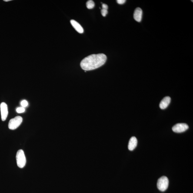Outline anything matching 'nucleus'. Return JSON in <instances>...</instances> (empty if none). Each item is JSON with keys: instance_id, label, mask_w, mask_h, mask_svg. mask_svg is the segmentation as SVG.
<instances>
[{"instance_id": "nucleus-1", "label": "nucleus", "mask_w": 193, "mask_h": 193, "mask_svg": "<svg viewBox=\"0 0 193 193\" xmlns=\"http://www.w3.org/2000/svg\"><path fill=\"white\" fill-rule=\"evenodd\" d=\"M107 57L103 53L93 54L88 56L81 61L80 65L85 71H91L99 68L106 61Z\"/></svg>"}, {"instance_id": "nucleus-2", "label": "nucleus", "mask_w": 193, "mask_h": 193, "mask_svg": "<svg viewBox=\"0 0 193 193\" xmlns=\"http://www.w3.org/2000/svg\"><path fill=\"white\" fill-rule=\"evenodd\" d=\"M16 157L18 166L20 168H23L26 163V160L23 151L22 150H18Z\"/></svg>"}, {"instance_id": "nucleus-3", "label": "nucleus", "mask_w": 193, "mask_h": 193, "mask_svg": "<svg viewBox=\"0 0 193 193\" xmlns=\"http://www.w3.org/2000/svg\"><path fill=\"white\" fill-rule=\"evenodd\" d=\"M169 180L165 176L160 177L157 181V187L159 190L162 192L165 191L168 188Z\"/></svg>"}, {"instance_id": "nucleus-4", "label": "nucleus", "mask_w": 193, "mask_h": 193, "mask_svg": "<svg viewBox=\"0 0 193 193\" xmlns=\"http://www.w3.org/2000/svg\"><path fill=\"white\" fill-rule=\"evenodd\" d=\"M22 121L23 118L20 116H17L14 118L11 119L9 122V128L11 130L16 129L21 125Z\"/></svg>"}, {"instance_id": "nucleus-5", "label": "nucleus", "mask_w": 193, "mask_h": 193, "mask_svg": "<svg viewBox=\"0 0 193 193\" xmlns=\"http://www.w3.org/2000/svg\"><path fill=\"white\" fill-rule=\"evenodd\" d=\"M189 127L188 125L184 123H179L174 125L172 127L173 131L176 133H182L186 131Z\"/></svg>"}, {"instance_id": "nucleus-6", "label": "nucleus", "mask_w": 193, "mask_h": 193, "mask_svg": "<svg viewBox=\"0 0 193 193\" xmlns=\"http://www.w3.org/2000/svg\"><path fill=\"white\" fill-rule=\"evenodd\" d=\"M1 118L3 121H5L8 115V106L5 103L2 102L1 104Z\"/></svg>"}, {"instance_id": "nucleus-7", "label": "nucleus", "mask_w": 193, "mask_h": 193, "mask_svg": "<svg viewBox=\"0 0 193 193\" xmlns=\"http://www.w3.org/2000/svg\"><path fill=\"white\" fill-rule=\"evenodd\" d=\"M143 11L140 8H137L134 11V20L137 22H141L142 19Z\"/></svg>"}, {"instance_id": "nucleus-8", "label": "nucleus", "mask_w": 193, "mask_h": 193, "mask_svg": "<svg viewBox=\"0 0 193 193\" xmlns=\"http://www.w3.org/2000/svg\"><path fill=\"white\" fill-rule=\"evenodd\" d=\"M171 99L170 97L167 96L164 97L162 100L160 104V107L161 109H165L168 106L171 102Z\"/></svg>"}, {"instance_id": "nucleus-9", "label": "nucleus", "mask_w": 193, "mask_h": 193, "mask_svg": "<svg viewBox=\"0 0 193 193\" xmlns=\"http://www.w3.org/2000/svg\"><path fill=\"white\" fill-rule=\"evenodd\" d=\"M70 22H71V25L77 32L79 33H83V29L78 22L74 20H71Z\"/></svg>"}, {"instance_id": "nucleus-10", "label": "nucleus", "mask_w": 193, "mask_h": 193, "mask_svg": "<svg viewBox=\"0 0 193 193\" xmlns=\"http://www.w3.org/2000/svg\"><path fill=\"white\" fill-rule=\"evenodd\" d=\"M137 144V140L135 137H132L129 142L128 148L130 151H133L136 147Z\"/></svg>"}, {"instance_id": "nucleus-11", "label": "nucleus", "mask_w": 193, "mask_h": 193, "mask_svg": "<svg viewBox=\"0 0 193 193\" xmlns=\"http://www.w3.org/2000/svg\"><path fill=\"white\" fill-rule=\"evenodd\" d=\"M95 5L93 1L90 0L87 1L86 3V6L87 8L88 9H91L94 8Z\"/></svg>"}, {"instance_id": "nucleus-12", "label": "nucleus", "mask_w": 193, "mask_h": 193, "mask_svg": "<svg viewBox=\"0 0 193 193\" xmlns=\"http://www.w3.org/2000/svg\"><path fill=\"white\" fill-rule=\"evenodd\" d=\"M25 108H23V107H19L17 109L16 111L17 113H19V114H20V113H23L25 111Z\"/></svg>"}, {"instance_id": "nucleus-13", "label": "nucleus", "mask_w": 193, "mask_h": 193, "mask_svg": "<svg viewBox=\"0 0 193 193\" xmlns=\"http://www.w3.org/2000/svg\"><path fill=\"white\" fill-rule=\"evenodd\" d=\"M21 106L23 107V108L26 107L28 105V102H27L26 100H23V101H21Z\"/></svg>"}, {"instance_id": "nucleus-14", "label": "nucleus", "mask_w": 193, "mask_h": 193, "mask_svg": "<svg viewBox=\"0 0 193 193\" xmlns=\"http://www.w3.org/2000/svg\"><path fill=\"white\" fill-rule=\"evenodd\" d=\"M102 15L104 17H106L107 13H108V11L107 10L102 9L101 11Z\"/></svg>"}, {"instance_id": "nucleus-15", "label": "nucleus", "mask_w": 193, "mask_h": 193, "mask_svg": "<svg viewBox=\"0 0 193 193\" xmlns=\"http://www.w3.org/2000/svg\"><path fill=\"white\" fill-rule=\"evenodd\" d=\"M125 0H117V2L118 4H123L126 2Z\"/></svg>"}, {"instance_id": "nucleus-16", "label": "nucleus", "mask_w": 193, "mask_h": 193, "mask_svg": "<svg viewBox=\"0 0 193 193\" xmlns=\"http://www.w3.org/2000/svg\"><path fill=\"white\" fill-rule=\"evenodd\" d=\"M102 9L107 10L108 9V6L105 4H102Z\"/></svg>"}, {"instance_id": "nucleus-17", "label": "nucleus", "mask_w": 193, "mask_h": 193, "mask_svg": "<svg viewBox=\"0 0 193 193\" xmlns=\"http://www.w3.org/2000/svg\"><path fill=\"white\" fill-rule=\"evenodd\" d=\"M11 0H4V1H5V2H7V1H11Z\"/></svg>"}]
</instances>
